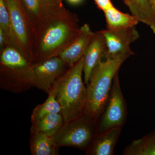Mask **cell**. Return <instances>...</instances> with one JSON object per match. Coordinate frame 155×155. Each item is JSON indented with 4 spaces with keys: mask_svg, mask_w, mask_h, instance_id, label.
Instances as JSON below:
<instances>
[{
    "mask_svg": "<svg viewBox=\"0 0 155 155\" xmlns=\"http://www.w3.org/2000/svg\"><path fill=\"white\" fill-rule=\"evenodd\" d=\"M122 131V127H114L96 136L86 154L90 155H113L114 149Z\"/></svg>",
    "mask_w": 155,
    "mask_h": 155,
    "instance_id": "4fadbf2b",
    "label": "cell"
},
{
    "mask_svg": "<svg viewBox=\"0 0 155 155\" xmlns=\"http://www.w3.org/2000/svg\"><path fill=\"white\" fill-rule=\"evenodd\" d=\"M94 33L88 24H84L81 27L77 38L60 54L59 57L69 67H73L83 57Z\"/></svg>",
    "mask_w": 155,
    "mask_h": 155,
    "instance_id": "8fae6325",
    "label": "cell"
},
{
    "mask_svg": "<svg viewBox=\"0 0 155 155\" xmlns=\"http://www.w3.org/2000/svg\"><path fill=\"white\" fill-rule=\"evenodd\" d=\"M30 150L32 155H57L59 147L53 136L41 132H31Z\"/></svg>",
    "mask_w": 155,
    "mask_h": 155,
    "instance_id": "5bb4252c",
    "label": "cell"
},
{
    "mask_svg": "<svg viewBox=\"0 0 155 155\" xmlns=\"http://www.w3.org/2000/svg\"><path fill=\"white\" fill-rule=\"evenodd\" d=\"M69 68L59 56L33 64L35 87L48 94L54 84Z\"/></svg>",
    "mask_w": 155,
    "mask_h": 155,
    "instance_id": "9c48e42d",
    "label": "cell"
},
{
    "mask_svg": "<svg viewBox=\"0 0 155 155\" xmlns=\"http://www.w3.org/2000/svg\"><path fill=\"white\" fill-rule=\"evenodd\" d=\"M84 58L69 69L54 84L48 94H51L60 104L64 122L84 114L87 87L82 79Z\"/></svg>",
    "mask_w": 155,
    "mask_h": 155,
    "instance_id": "7a4b0ae2",
    "label": "cell"
},
{
    "mask_svg": "<svg viewBox=\"0 0 155 155\" xmlns=\"http://www.w3.org/2000/svg\"><path fill=\"white\" fill-rule=\"evenodd\" d=\"M59 1L61 2H62V1H63V0H59Z\"/></svg>",
    "mask_w": 155,
    "mask_h": 155,
    "instance_id": "cb8c5ba5",
    "label": "cell"
},
{
    "mask_svg": "<svg viewBox=\"0 0 155 155\" xmlns=\"http://www.w3.org/2000/svg\"><path fill=\"white\" fill-rule=\"evenodd\" d=\"M107 51L105 40L101 31L95 32L84 54V82L87 84L91 72L105 57Z\"/></svg>",
    "mask_w": 155,
    "mask_h": 155,
    "instance_id": "30bf717a",
    "label": "cell"
},
{
    "mask_svg": "<svg viewBox=\"0 0 155 155\" xmlns=\"http://www.w3.org/2000/svg\"><path fill=\"white\" fill-rule=\"evenodd\" d=\"M105 40L107 51L106 59L122 54H134L130 45L140 37L135 26L129 28L101 31Z\"/></svg>",
    "mask_w": 155,
    "mask_h": 155,
    "instance_id": "ba28073f",
    "label": "cell"
},
{
    "mask_svg": "<svg viewBox=\"0 0 155 155\" xmlns=\"http://www.w3.org/2000/svg\"><path fill=\"white\" fill-rule=\"evenodd\" d=\"M123 155H155V130L133 140L124 149Z\"/></svg>",
    "mask_w": 155,
    "mask_h": 155,
    "instance_id": "2e32d148",
    "label": "cell"
},
{
    "mask_svg": "<svg viewBox=\"0 0 155 155\" xmlns=\"http://www.w3.org/2000/svg\"><path fill=\"white\" fill-rule=\"evenodd\" d=\"M0 29L2 30L5 37L6 46L11 45L12 33L10 15L4 0H0Z\"/></svg>",
    "mask_w": 155,
    "mask_h": 155,
    "instance_id": "ffe728a7",
    "label": "cell"
},
{
    "mask_svg": "<svg viewBox=\"0 0 155 155\" xmlns=\"http://www.w3.org/2000/svg\"><path fill=\"white\" fill-rule=\"evenodd\" d=\"M36 85L32 61L14 46L1 50L0 87L15 94L28 91Z\"/></svg>",
    "mask_w": 155,
    "mask_h": 155,
    "instance_id": "277c9868",
    "label": "cell"
},
{
    "mask_svg": "<svg viewBox=\"0 0 155 155\" xmlns=\"http://www.w3.org/2000/svg\"><path fill=\"white\" fill-rule=\"evenodd\" d=\"M94 2L98 8L104 12L107 9L114 7L111 0H94Z\"/></svg>",
    "mask_w": 155,
    "mask_h": 155,
    "instance_id": "44dd1931",
    "label": "cell"
},
{
    "mask_svg": "<svg viewBox=\"0 0 155 155\" xmlns=\"http://www.w3.org/2000/svg\"><path fill=\"white\" fill-rule=\"evenodd\" d=\"M64 123V119L61 113L50 114L38 121L31 122V132H41L50 136H54Z\"/></svg>",
    "mask_w": 155,
    "mask_h": 155,
    "instance_id": "e0dca14e",
    "label": "cell"
},
{
    "mask_svg": "<svg viewBox=\"0 0 155 155\" xmlns=\"http://www.w3.org/2000/svg\"><path fill=\"white\" fill-rule=\"evenodd\" d=\"M152 18L151 28L155 35V0H148Z\"/></svg>",
    "mask_w": 155,
    "mask_h": 155,
    "instance_id": "7402d4cb",
    "label": "cell"
},
{
    "mask_svg": "<svg viewBox=\"0 0 155 155\" xmlns=\"http://www.w3.org/2000/svg\"><path fill=\"white\" fill-rule=\"evenodd\" d=\"M119 72L113 80L107 104L101 116L97 126L98 134L117 127H122L126 121L127 105L119 84Z\"/></svg>",
    "mask_w": 155,
    "mask_h": 155,
    "instance_id": "52a82bcc",
    "label": "cell"
},
{
    "mask_svg": "<svg viewBox=\"0 0 155 155\" xmlns=\"http://www.w3.org/2000/svg\"><path fill=\"white\" fill-rule=\"evenodd\" d=\"M4 1L10 15L12 33L11 46L17 48L31 60V41L34 28L26 14L22 1Z\"/></svg>",
    "mask_w": 155,
    "mask_h": 155,
    "instance_id": "8992f818",
    "label": "cell"
},
{
    "mask_svg": "<svg viewBox=\"0 0 155 155\" xmlns=\"http://www.w3.org/2000/svg\"><path fill=\"white\" fill-rule=\"evenodd\" d=\"M78 22L77 15L63 6L38 24L31 41L33 64L59 56L79 34Z\"/></svg>",
    "mask_w": 155,
    "mask_h": 155,
    "instance_id": "6da1fadb",
    "label": "cell"
},
{
    "mask_svg": "<svg viewBox=\"0 0 155 155\" xmlns=\"http://www.w3.org/2000/svg\"><path fill=\"white\" fill-rule=\"evenodd\" d=\"M81 1L82 0H67L69 3L71 4H73V5L78 4V3H80Z\"/></svg>",
    "mask_w": 155,
    "mask_h": 155,
    "instance_id": "603a6c76",
    "label": "cell"
},
{
    "mask_svg": "<svg viewBox=\"0 0 155 155\" xmlns=\"http://www.w3.org/2000/svg\"><path fill=\"white\" fill-rule=\"evenodd\" d=\"M34 28L46 17L64 6L59 0H21Z\"/></svg>",
    "mask_w": 155,
    "mask_h": 155,
    "instance_id": "7c38bea8",
    "label": "cell"
},
{
    "mask_svg": "<svg viewBox=\"0 0 155 155\" xmlns=\"http://www.w3.org/2000/svg\"><path fill=\"white\" fill-rule=\"evenodd\" d=\"M97 134V121L84 114L76 119L64 122L53 137L59 148L73 147L87 151Z\"/></svg>",
    "mask_w": 155,
    "mask_h": 155,
    "instance_id": "5b68a950",
    "label": "cell"
},
{
    "mask_svg": "<svg viewBox=\"0 0 155 155\" xmlns=\"http://www.w3.org/2000/svg\"><path fill=\"white\" fill-rule=\"evenodd\" d=\"M61 113L60 104L51 94H48V98L43 104L36 106L32 111L31 120L33 122L50 114Z\"/></svg>",
    "mask_w": 155,
    "mask_h": 155,
    "instance_id": "d6986e66",
    "label": "cell"
},
{
    "mask_svg": "<svg viewBox=\"0 0 155 155\" xmlns=\"http://www.w3.org/2000/svg\"><path fill=\"white\" fill-rule=\"evenodd\" d=\"M130 54H122L101 61L91 72L87 84L84 114L97 121L102 114L110 94L113 80Z\"/></svg>",
    "mask_w": 155,
    "mask_h": 155,
    "instance_id": "3957f363",
    "label": "cell"
},
{
    "mask_svg": "<svg viewBox=\"0 0 155 155\" xmlns=\"http://www.w3.org/2000/svg\"><path fill=\"white\" fill-rule=\"evenodd\" d=\"M104 13L107 29H116L134 27L139 22L135 16L132 14L122 13L114 7L107 9Z\"/></svg>",
    "mask_w": 155,
    "mask_h": 155,
    "instance_id": "9a60e30c",
    "label": "cell"
},
{
    "mask_svg": "<svg viewBox=\"0 0 155 155\" xmlns=\"http://www.w3.org/2000/svg\"><path fill=\"white\" fill-rule=\"evenodd\" d=\"M130 13L142 22L150 27L152 25V18L148 0H122Z\"/></svg>",
    "mask_w": 155,
    "mask_h": 155,
    "instance_id": "ac0fdd59",
    "label": "cell"
}]
</instances>
